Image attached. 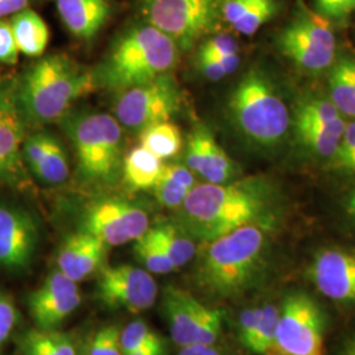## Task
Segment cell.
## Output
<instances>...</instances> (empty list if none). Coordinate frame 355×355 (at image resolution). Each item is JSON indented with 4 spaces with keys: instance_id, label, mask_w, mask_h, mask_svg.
I'll return each instance as SVG.
<instances>
[{
    "instance_id": "21",
    "label": "cell",
    "mask_w": 355,
    "mask_h": 355,
    "mask_svg": "<svg viewBox=\"0 0 355 355\" xmlns=\"http://www.w3.org/2000/svg\"><path fill=\"white\" fill-rule=\"evenodd\" d=\"M67 31L82 41H91L111 16L110 0H54Z\"/></svg>"
},
{
    "instance_id": "16",
    "label": "cell",
    "mask_w": 355,
    "mask_h": 355,
    "mask_svg": "<svg viewBox=\"0 0 355 355\" xmlns=\"http://www.w3.org/2000/svg\"><path fill=\"white\" fill-rule=\"evenodd\" d=\"M82 304V292L76 282L62 271L51 272L28 299L29 313L36 328L57 329Z\"/></svg>"
},
{
    "instance_id": "10",
    "label": "cell",
    "mask_w": 355,
    "mask_h": 355,
    "mask_svg": "<svg viewBox=\"0 0 355 355\" xmlns=\"http://www.w3.org/2000/svg\"><path fill=\"white\" fill-rule=\"evenodd\" d=\"M280 51L299 69L318 74L336 61V37L328 19L318 13L300 12L282 29Z\"/></svg>"
},
{
    "instance_id": "13",
    "label": "cell",
    "mask_w": 355,
    "mask_h": 355,
    "mask_svg": "<svg viewBox=\"0 0 355 355\" xmlns=\"http://www.w3.org/2000/svg\"><path fill=\"white\" fill-rule=\"evenodd\" d=\"M26 116L17 96V78L0 76V182L21 184L26 180L23 146Z\"/></svg>"
},
{
    "instance_id": "7",
    "label": "cell",
    "mask_w": 355,
    "mask_h": 355,
    "mask_svg": "<svg viewBox=\"0 0 355 355\" xmlns=\"http://www.w3.org/2000/svg\"><path fill=\"white\" fill-rule=\"evenodd\" d=\"M223 0H140L142 19L164 32L180 51L215 32Z\"/></svg>"
},
{
    "instance_id": "9",
    "label": "cell",
    "mask_w": 355,
    "mask_h": 355,
    "mask_svg": "<svg viewBox=\"0 0 355 355\" xmlns=\"http://www.w3.org/2000/svg\"><path fill=\"white\" fill-rule=\"evenodd\" d=\"M161 312L173 341L180 347L215 345L221 337L224 312L203 304L179 287L167 286L164 290Z\"/></svg>"
},
{
    "instance_id": "43",
    "label": "cell",
    "mask_w": 355,
    "mask_h": 355,
    "mask_svg": "<svg viewBox=\"0 0 355 355\" xmlns=\"http://www.w3.org/2000/svg\"><path fill=\"white\" fill-rule=\"evenodd\" d=\"M125 355H166V343L162 337L158 336Z\"/></svg>"
},
{
    "instance_id": "2",
    "label": "cell",
    "mask_w": 355,
    "mask_h": 355,
    "mask_svg": "<svg viewBox=\"0 0 355 355\" xmlns=\"http://www.w3.org/2000/svg\"><path fill=\"white\" fill-rule=\"evenodd\" d=\"M272 227L274 223L252 224L202 243L195 284L216 299H237L250 291L265 271Z\"/></svg>"
},
{
    "instance_id": "41",
    "label": "cell",
    "mask_w": 355,
    "mask_h": 355,
    "mask_svg": "<svg viewBox=\"0 0 355 355\" xmlns=\"http://www.w3.org/2000/svg\"><path fill=\"white\" fill-rule=\"evenodd\" d=\"M199 53L208 55H221L228 53H239V44L227 33H218L207 38L199 48Z\"/></svg>"
},
{
    "instance_id": "12",
    "label": "cell",
    "mask_w": 355,
    "mask_h": 355,
    "mask_svg": "<svg viewBox=\"0 0 355 355\" xmlns=\"http://www.w3.org/2000/svg\"><path fill=\"white\" fill-rule=\"evenodd\" d=\"M150 224L146 208L123 198H103L89 204L82 215L80 230L110 246L135 242Z\"/></svg>"
},
{
    "instance_id": "3",
    "label": "cell",
    "mask_w": 355,
    "mask_h": 355,
    "mask_svg": "<svg viewBox=\"0 0 355 355\" xmlns=\"http://www.w3.org/2000/svg\"><path fill=\"white\" fill-rule=\"evenodd\" d=\"M180 49L152 24L142 20L117 35L102 62L94 69L96 89L124 91L171 73Z\"/></svg>"
},
{
    "instance_id": "36",
    "label": "cell",
    "mask_w": 355,
    "mask_h": 355,
    "mask_svg": "<svg viewBox=\"0 0 355 355\" xmlns=\"http://www.w3.org/2000/svg\"><path fill=\"white\" fill-rule=\"evenodd\" d=\"M20 320V312L12 297L0 290V346L6 343Z\"/></svg>"
},
{
    "instance_id": "50",
    "label": "cell",
    "mask_w": 355,
    "mask_h": 355,
    "mask_svg": "<svg viewBox=\"0 0 355 355\" xmlns=\"http://www.w3.org/2000/svg\"><path fill=\"white\" fill-rule=\"evenodd\" d=\"M78 355H86V354H78Z\"/></svg>"
},
{
    "instance_id": "39",
    "label": "cell",
    "mask_w": 355,
    "mask_h": 355,
    "mask_svg": "<svg viewBox=\"0 0 355 355\" xmlns=\"http://www.w3.org/2000/svg\"><path fill=\"white\" fill-rule=\"evenodd\" d=\"M259 316H261V306H252L242 311L239 318V330H237L239 338L246 350H249L250 345L253 343Z\"/></svg>"
},
{
    "instance_id": "25",
    "label": "cell",
    "mask_w": 355,
    "mask_h": 355,
    "mask_svg": "<svg viewBox=\"0 0 355 355\" xmlns=\"http://www.w3.org/2000/svg\"><path fill=\"white\" fill-rule=\"evenodd\" d=\"M164 161L146 150L136 146L124 157L121 178L129 191L152 190L159 177Z\"/></svg>"
},
{
    "instance_id": "18",
    "label": "cell",
    "mask_w": 355,
    "mask_h": 355,
    "mask_svg": "<svg viewBox=\"0 0 355 355\" xmlns=\"http://www.w3.org/2000/svg\"><path fill=\"white\" fill-rule=\"evenodd\" d=\"M186 165L207 183L221 184L239 178V166L216 141L212 130L204 124L192 129L186 152Z\"/></svg>"
},
{
    "instance_id": "40",
    "label": "cell",
    "mask_w": 355,
    "mask_h": 355,
    "mask_svg": "<svg viewBox=\"0 0 355 355\" xmlns=\"http://www.w3.org/2000/svg\"><path fill=\"white\" fill-rule=\"evenodd\" d=\"M19 53L10 21L0 19V64H17Z\"/></svg>"
},
{
    "instance_id": "19",
    "label": "cell",
    "mask_w": 355,
    "mask_h": 355,
    "mask_svg": "<svg viewBox=\"0 0 355 355\" xmlns=\"http://www.w3.org/2000/svg\"><path fill=\"white\" fill-rule=\"evenodd\" d=\"M108 246L85 230L64 239L57 255L58 270L74 282L87 279L105 267Z\"/></svg>"
},
{
    "instance_id": "48",
    "label": "cell",
    "mask_w": 355,
    "mask_h": 355,
    "mask_svg": "<svg viewBox=\"0 0 355 355\" xmlns=\"http://www.w3.org/2000/svg\"><path fill=\"white\" fill-rule=\"evenodd\" d=\"M343 173H355V154L353 158L343 167Z\"/></svg>"
},
{
    "instance_id": "44",
    "label": "cell",
    "mask_w": 355,
    "mask_h": 355,
    "mask_svg": "<svg viewBox=\"0 0 355 355\" xmlns=\"http://www.w3.org/2000/svg\"><path fill=\"white\" fill-rule=\"evenodd\" d=\"M33 1L36 0H0V19L26 10Z\"/></svg>"
},
{
    "instance_id": "5",
    "label": "cell",
    "mask_w": 355,
    "mask_h": 355,
    "mask_svg": "<svg viewBox=\"0 0 355 355\" xmlns=\"http://www.w3.org/2000/svg\"><path fill=\"white\" fill-rule=\"evenodd\" d=\"M229 121L242 140L259 150L279 148L288 136L291 116L265 70H248L228 98Z\"/></svg>"
},
{
    "instance_id": "20",
    "label": "cell",
    "mask_w": 355,
    "mask_h": 355,
    "mask_svg": "<svg viewBox=\"0 0 355 355\" xmlns=\"http://www.w3.org/2000/svg\"><path fill=\"white\" fill-rule=\"evenodd\" d=\"M23 158L40 182L57 186L69 178L70 166L64 145L48 132H37L26 136Z\"/></svg>"
},
{
    "instance_id": "35",
    "label": "cell",
    "mask_w": 355,
    "mask_h": 355,
    "mask_svg": "<svg viewBox=\"0 0 355 355\" xmlns=\"http://www.w3.org/2000/svg\"><path fill=\"white\" fill-rule=\"evenodd\" d=\"M158 336L159 334L157 331H154L144 320L132 321L128 324L120 334L123 353L124 355L128 354Z\"/></svg>"
},
{
    "instance_id": "4",
    "label": "cell",
    "mask_w": 355,
    "mask_h": 355,
    "mask_svg": "<svg viewBox=\"0 0 355 355\" xmlns=\"http://www.w3.org/2000/svg\"><path fill=\"white\" fill-rule=\"evenodd\" d=\"M94 89V71L61 53L40 58L17 78L19 102L33 125L61 121L76 101Z\"/></svg>"
},
{
    "instance_id": "46",
    "label": "cell",
    "mask_w": 355,
    "mask_h": 355,
    "mask_svg": "<svg viewBox=\"0 0 355 355\" xmlns=\"http://www.w3.org/2000/svg\"><path fill=\"white\" fill-rule=\"evenodd\" d=\"M343 205H345L346 215L349 216L355 223V186L346 193Z\"/></svg>"
},
{
    "instance_id": "28",
    "label": "cell",
    "mask_w": 355,
    "mask_h": 355,
    "mask_svg": "<svg viewBox=\"0 0 355 355\" xmlns=\"http://www.w3.org/2000/svg\"><path fill=\"white\" fill-rule=\"evenodd\" d=\"M345 128L346 123L333 127L293 125L296 140L305 152L328 161L337 150Z\"/></svg>"
},
{
    "instance_id": "6",
    "label": "cell",
    "mask_w": 355,
    "mask_h": 355,
    "mask_svg": "<svg viewBox=\"0 0 355 355\" xmlns=\"http://www.w3.org/2000/svg\"><path fill=\"white\" fill-rule=\"evenodd\" d=\"M71 141L76 159V175L96 187L114 186L123 173L124 135L111 114L76 112L61 119Z\"/></svg>"
},
{
    "instance_id": "32",
    "label": "cell",
    "mask_w": 355,
    "mask_h": 355,
    "mask_svg": "<svg viewBox=\"0 0 355 355\" xmlns=\"http://www.w3.org/2000/svg\"><path fill=\"white\" fill-rule=\"evenodd\" d=\"M133 253L136 259L145 267V270L152 274L166 275L173 271H177L174 263L166 255L159 243L153 239L149 230H146L135 241Z\"/></svg>"
},
{
    "instance_id": "14",
    "label": "cell",
    "mask_w": 355,
    "mask_h": 355,
    "mask_svg": "<svg viewBox=\"0 0 355 355\" xmlns=\"http://www.w3.org/2000/svg\"><path fill=\"white\" fill-rule=\"evenodd\" d=\"M96 296L110 309L137 313L152 308L158 286L149 271L132 265L104 267L96 283Z\"/></svg>"
},
{
    "instance_id": "15",
    "label": "cell",
    "mask_w": 355,
    "mask_h": 355,
    "mask_svg": "<svg viewBox=\"0 0 355 355\" xmlns=\"http://www.w3.org/2000/svg\"><path fill=\"white\" fill-rule=\"evenodd\" d=\"M40 229L35 216L24 208L0 204V267L26 270L37 250Z\"/></svg>"
},
{
    "instance_id": "38",
    "label": "cell",
    "mask_w": 355,
    "mask_h": 355,
    "mask_svg": "<svg viewBox=\"0 0 355 355\" xmlns=\"http://www.w3.org/2000/svg\"><path fill=\"white\" fill-rule=\"evenodd\" d=\"M320 16L328 20H343L355 10V0H315Z\"/></svg>"
},
{
    "instance_id": "11",
    "label": "cell",
    "mask_w": 355,
    "mask_h": 355,
    "mask_svg": "<svg viewBox=\"0 0 355 355\" xmlns=\"http://www.w3.org/2000/svg\"><path fill=\"white\" fill-rule=\"evenodd\" d=\"M324 327L318 303L303 292L291 293L279 309L274 349L283 355H321Z\"/></svg>"
},
{
    "instance_id": "37",
    "label": "cell",
    "mask_w": 355,
    "mask_h": 355,
    "mask_svg": "<svg viewBox=\"0 0 355 355\" xmlns=\"http://www.w3.org/2000/svg\"><path fill=\"white\" fill-rule=\"evenodd\" d=\"M355 154V120L346 123L343 137L338 144V148L334 155L329 159V167L334 171H341L346 164L353 158Z\"/></svg>"
},
{
    "instance_id": "1",
    "label": "cell",
    "mask_w": 355,
    "mask_h": 355,
    "mask_svg": "<svg viewBox=\"0 0 355 355\" xmlns=\"http://www.w3.org/2000/svg\"><path fill=\"white\" fill-rule=\"evenodd\" d=\"M275 205L274 186L265 178L205 182L190 191L174 220L193 240L205 243L246 225L274 223Z\"/></svg>"
},
{
    "instance_id": "8",
    "label": "cell",
    "mask_w": 355,
    "mask_h": 355,
    "mask_svg": "<svg viewBox=\"0 0 355 355\" xmlns=\"http://www.w3.org/2000/svg\"><path fill=\"white\" fill-rule=\"evenodd\" d=\"M182 92L173 73L152 82L120 91L114 102V117L124 127L141 133L144 129L170 121L179 112Z\"/></svg>"
},
{
    "instance_id": "22",
    "label": "cell",
    "mask_w": 355,
    "mask_h": 355,
    "mask_svg": "<svg viewBox=\"0 0 355 355\" xmlns=\"http://www.w3.org/2000/svg\"><path fill=\"white\" fill-rule=\"evenodd\" d=\"M277 13V0H223L221 3V19L246 36L254 35Z\"/></svg>"
},
{
    "instance_id": "33",
    "label": "cell",
    "mask_w": 355,
    "mask_h": 355,
    "mask_svg": "<svg viewBox=\"0 0 355 355\" xmlns=\"http://www.w3.org/2000/svg\"><path fill=\"white\" fill-rule=\"evenodd\" d=\"M279 320V308L274 304L261 306V316L249 352L254 354H267L274 349Z\"/></svg>"
},
{
    "instance_id": "27",
    "label": "cell",
    "mask_w": 355,
    "mask_h": 355,
    "mask_svg": "<svg viewBox=\"0 0 355 355\" xmlns=\"http://www.w3.org/2000/svg\"><path fill=\"white\" fill-rule=\"evenodd\" d=\"M328 79L331 103L343 117L355 119V58L345 55L336 60Z\"/></svg>"
},
{
    "instance_id": "29",
    "label": "cell",
    "mask_w": 355,
    "mask_h": 355,
    "mask_svg": "<svg viewBox=\"0 0 355 355\" xmlns=\"http://www.w3.org/2000/svg\"><path fill=\"white\" fill-rule=\"evenodd\" d=\"M23 355H78L74 340L64 331L31 329L20 340Z\"/></svg>"
},
{
    "instance_id": "31",
    "label": "cell",
    "mask_w": 355,
    "mask_h": 355,
    "mask_svg": "<svg viewBox=\"0 0 355 355\" xmlns=\"http://www.w3.org/2000/svg\"><path fill=\"white\" fill-rule=\"evenodd\" d=\"M140 142L141 146L162 161L175 157L183 146L180 129L171 121L144 129L140 133Z\"/></svg>"
},
{
    "instance_id": "34",
    "label": "cell",
    "mask_w": 355,
    "mask_h": 355,
    "mask_svg": "<svg viewBox=\"0 0 355 355\" xmlns=\"http://www.w3.org/2000/svg\"><path fill=\"white\" fill-rule=\"evenodd\" d=\"M120 334L121 331L114 325L98 330L89 341V352L86 355H124Z\"/></svg>"
},
{
    "instance_id": "42",
    "label": "cell",
    "mask_w": 355,
    "mask_h": 355,
    "mask_svg": "<svg viewBox=\"0 0 355 355\" xmlns=\"http://www.w3.org/2000/svg\"><path fill=\"white\" fill-rule=\"evenodd\" d=\"M196 64H198L199 71L209 80L217 82V80H221L224 76H227V73L224 71L221 64L211 57H207L203 54H198Z\"/></svg>"
},
{
    "instance_id": "45",
    "label": "cell",
    "mask_w": 355,
    "mask_h": 355,
    "mask_svg": "<svg viewBox=\"0 0 355 355\" xmlns=\"http://www.w3.org/2000/svg\"><path fill=\"white\" fill-rule=\"evenodd\" d=\"M178 355H227L224 354L220 349L215 347V345H191L180 347Z\"/></svg>"
},
{
    "instance_id": "17",
    "label": "cell",
    "mask_w": 355,
    "mask_h": 355,
    "mask_svg": "<svg viewBox=\"0 0 355 355\" xmlns=\"http://www.w3.org/2000/svg\"><path fill=\"white\" fill-rule=\"evenodd\" d=\"M308 274L325 297L337 303L355 304V250L338 246L321 249Z\"/></svg>"
},
{
    "instance_id": "49",
    "label": "cell",
    "mask_w": 355,
    "mask_h": 355,
    "mask_svg": "<svg viewBox=\"0 0 355 355\" xmlns=\"http://www.w3.org/2000/svg\"><path fill=\"white\" fill-rule=\"evenodd\" d=\"M268 354H270V353H268ZM270 355H283V354H279V353H277V352H271V354Z\"/></svg>"
},
{
    "instance_id": "26",
    "label": "cell",
    "mask_w": 355,
    "mask_h": 355,
    "mask_svg": "<svg viewBox=\"0 0 355 355\" xmlns=\"http://www.w3.org/2000/svg\"><path fill=\"white\" fill-rule=\"evenodd\" d=\"M148 230L177 270L190 263L198 253L196 240H193L175 220L159 221Z\"/></svg>"
},
{
    "instance_id": "23",
    "label": "cell",
    "mask_w": 355,
    "mask_h": 355,
    "mask_svg": "<svg viewBox=\"0 0 355 355\" xmlns=\"http://www.w3.org/2000/svg\"><path fill=\"white\" fill-rule=\"evenodd\" d=\"M196 186L195 174L187 165L164 164L154 187L157 202L170 209H178Z\"/></svg>"
},
{
    "instance_id": "47",
    "label": "cell",
    "mask_w": 355,
    "mask_h": 355,
    "mask_svg": "<svg viewBox=\"0 0 355 355\" xmlns=\"http://www.w3.org/2000/svg\"><path fill=\"white\" fill-rule=\"evenodd\" d=\"M340 355H355V336L345 343Z\"/></svg>"
},
{
    "instance_id": "24",
    "label": "cell",
    "mask_w": 355,
    "mask_h": 355,
    "mask_svg": "<svg viewBox=\"0 0 355 355\" xmlns=\"http://www.w3.org/2000/svg\"><path fill=\"white\" fill-rule=\"evenodd\" d=\"M10 24L20 53L37 58L45 53L49 42V29L37 12L26 8L15 13Z\"/></svg>"
},
{
    "instance_id": "30",
    "label": "cell",
    "mask_w": 355,
    "mask_h": 355,
    "mask_svg": "<svg viewBox=\"0 0 355 355\" xmlns=\"http://www.w3.org/2000/svg\"><path fill=\"white\" fill-rule=\"evenodd\" d=\"M293 125H318L333 127L346 123L331 101L324 96H303L295 107Z\"/></svg>"
}]
</instances>
